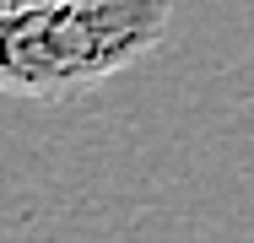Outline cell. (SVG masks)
<instances>
[{
	"mask_svg": "<svg viewBox=\"0 0 254 243\" xmlns=\"http://www.w3.org/2000/svg\"><path fill=\"white\" fill-rule=\"evenodd\" d=\"M168 38V0H44L0 11V87L65 103L130 70Z\"/></svg>",
	"mask_w": 254,
	"mask_h": 243,
	"instance_id": "obj_1",
	"label": "cell"
},
{
	"mask_svg": "<svg viewBox=\"0 0 254 243\" xmlns=\"http://www.w3.org/2000/svg\"><path fill=\"white\" fill-rule=\"evenodd\" d=\"M22 5H44V0H0V11H22Z\"/></svg>",
	"mask_w": 254,
	"mask_h": 243,
	"instance_id": "obj_2",
	"label": "cell"
}]
</instances>
